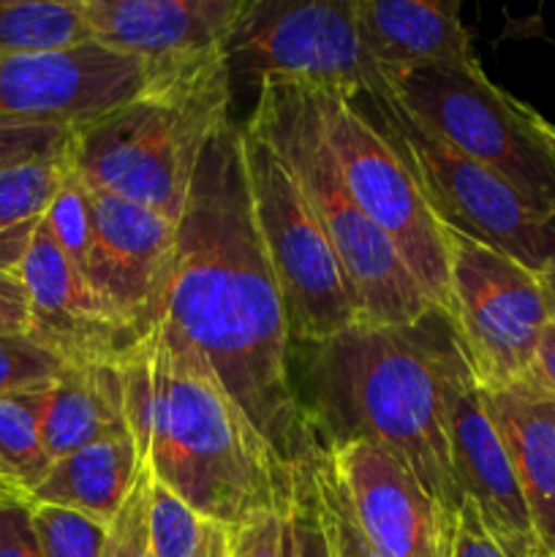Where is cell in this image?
Wrapping results in <instances>:
<instances>
[{
    "mask_svg": "<svg viewBox=\"0 0 555 557\" xmlns=\"http://www.w3.org/2000/svg\"><path fill=\"white\" fill-rule=\"evenodd\" d=\"M161 324L201 354L286 471L313 457L319 444L292 375V326L256 228L243 125L232 120L201 150Z\"/></svg>",
    "mask_w": 555,
    "mask_h": 557,
    "instance_id": "1",
    "label": "cell"
},
{
    "mask_svg": "<svg viewBox=\"0 0 555 557\" xmlns=\"http://www.w3.org/2000/svg\"><path fill=\"white\" fill-rule=\"evenodd\" d=\"M308 348L310 433L319 446L370 441L455 515L452 408L473 373L444 310L400 326L354 324Z\"/></svg>",
    "mask_w": 555,
    "mask_h": 557,
    "instance_id": "2",
    "label": "cell"
},
{
    "mask_svg": "<svg viewBox=\"0 0 555 557\" xmlns=\"http://www.w3.org/2000/svg\"><path fill=\"white\" fill-rule=\"evenodd\" d=\"M120 364L141 462L201 520L229 531L292 500L294 473L188 343L158 324Z\"/></svg>",
    "mask_w": 555,
    "mask_h": 557,
    "instance_id": "3",
    "label": "cell"
},
{
    "mask_svg": "<svg viewBox=\"0 0 555 557\" xmlns=\"http://www.w3.org/2000/svg\"><path fill=\"white\" fill-rule=\"evenodd\" d=\"M245 125L281 156L319 218L351 292L357 324H414L435 310L392 239L359 210L343 185L335 156L321 134L313 90L261 85Z\"/></svg>",
    "mask_w": 555,
    "mask_h": 557,
    "instance_id": "4",
    "label": "cell"
},
{
    "mask_svg": "<svg viewBox=\"0 0 555 557\" xmlns=\"http://www.w3.org/2000/svg\"><path fill=\"white\" fill-rule=\"evenodd\" d=\"M232 76L174 90L141 92L71 145V169L87 190L183 218L210 136L232 120Z\"/></svg>",
    "mask_w": 555,
    "mask_h": 557,
    "instance_id": "5",
    "label": "cell"
},
{
    "mask_svg": "<svg viewBox=\"0 0 555 557\" xmlns=\"http://www.w3.org/2000/svg\"><path fill=\"white\" fill-rule=\"evenodd\" d=\"M384 82L414 123L555 221V156L539 131V112L490 82L479 60L460 69L403 71Z\"/></svg>",
    "mask_w": 555,
    "mask_h": 557,
    "instance_id": "6",
    "label": "cell"
},
{
    "mask_svg": "<svg viewBox=\"0 0 555 557\" xmlns=\"http://www.w3.org/2000/svg\"><path fill=\"white\" fill-rule=\"evenodd\" d=\"M368 101L373 123L406 161L441 226L511 256L536 275L553 270L555 221L533 210L509 183L414 123L390 87Z\"/></svg>",
    "mask_w": 555,
    "mask_h": 557,
    "instance_id": "7",
    "label": "cell"
},
{
    "mask_svg": "<svg viewBox=\"0 0 555 557\" xmlns=\"http://www.w3.org/2000/svg\"><path fill=\"white\" fill-rule=\"evenodd\" d=\"M229 71L254 90L310 87L375 98L386 82L359 41L354 0H248L232 44Z\"/></svg>",
    "mask_w": 555,
    "mask_h": 557,
    "instance_id": "8",
    "label": "cell"
},
{
    "mask_svg": "<svg viewBox=\"0 0 555 557\" xmlns=\"http://www.w3.org/2000/svg\"><path fill=\"white\" fill-rule=\"evenodd\" d=\"M245 172L256 228L286 305L294 343L316 346L357 324L337 256L297 180L272 147L243 123Z\"/></svg>",
    "mask_w": 555,
    "mask_h": 557,
    "instance_id": "9",
    "label": "cell"
},
{
    "mask_svg": "<svg viewBox=\"0 0 555 557\" xmlns=\"http://www.w3.org/2000/svg\"><path fill=\"white\" fill-rule=\"evenodd\" d=\"M313 98L321 134L351 199L392 239L430 302L446 313L449 267L444 226L435 221L406 161L397 156L373 117L362 112L357 98L332 90H313Z\"/></svg>",
    "mask_w": 555,
    "mask_h": 557,
    "instance_id": "10",
    "label": "cell"
},
{
    "mask_svg": "<svg viewBox=\"0 0 555 557\" xmlns=\"http://www.w3.org/2000/svg\"><path fill=\"white\" fill-rule=\"evenodd\" d=\"M449 315L468 364L484 389L517 384L555 315L542 275L501 250L444 226Z\"/></svg>",
    "mask_w": 555,
    "mask_h": 557,
    "instance_id": "11",
    "label": "cell"
},
{
    "mask_svg": "<svg viewBox=\"0 0 555 557\" xmlns=\"http://www.w3.org/2000/svg\"><path fill=\"white\" fill-rule=\"evenodd\" d=\"M248 0H82L92 41L136 54L147 92L232 76L229 44Z\"/></svg>",
    "mask_w": 555,
    "mask_h": 557,
    "instance_id": "12",
    "label": "cell"
},
{
    "mask_svg": "<svg viewBox=\"0 0 555 557\" xmlns=\"http://www.w3.org/2000/svg\"><path fill=\"white\" fill-rule=\"evenodd\" d=\"M147 69L136 54L98 41L0 58V123L54 125L74 134L141 96Z\"/></svg>",
    "mask_w": 555,
    "mask_h": 557,
    "instance_id": "13",
    "label": "cell"
},
{
    "mask_svg": "<svg viewBox=\"0 0 555 557\" xmlns=\"http://www.w3.org/2000/svg\"><path fill=\"white\" fill-rule=\"evenodd\" d=\"M87 194L92 239L85 281L139 341L166 315L177 221L118 196Z\"/></svg>",
    "mask_w": 555,
    "mask_h": 557,
    "instance_id": "14",
    "label": "cell"
},
{
    "mask_svg": "<svg viewBox=\"0 0 555 557\" xmlns=\"http://www.w3.org/2000/svg\"><path fill=\"white\" fill-rule=\"evenodd\" d=\"M373 557H444L449 517L397 457L370 441L321 446Z\"/></svg>",
    "mask_w": 555,
    "mask_h": 557,
    "instance_id": "15",
    "label": "cell"
},
{
    "mask_svg": "<svg viewBox=\"0 0 555 557\" xmlns=\"http://www.w3.org/2000/svg\"><path fill=\"white\" fill-rule=\"evenodd\" d=\"M16 275L30 302V337L65 362L123 359L136 343L134 332L96 297L85 275L60 250L47 223L33 234Z\"/></svg>",
    "mask_w": 555,
    "mask_h": 557,
    "instance_id": "16",
    "label": "cell"
},
{
    "mask_svg": "<svg viewBox=\"0 0 555 557\" xmlns=\"http://www.w3.org/2000/svg\"><path fill=\"white\" fill-rule=\"evenodd\" d=\"M452 466L462 498L477 506L484 525L511 555L536 557L544 553L531 528L509 449L473 373L462 381L452 408Z\"/></svg>",
    "mask_w": 555,
    "mask_h": 557,
    "instance_id": "17",
    "label": "cell"
},
{
    "mask_svg": "<svg viewBox=\"0 0 555 557\" xmlns=\"http://www.w3.org/2000/svg\"><path fill=\"white\" fill-rule=\"evenodd\" d=\"M354 16L381 76L479 60L460 0H354Z\"/></svg>",
    "mask_w": 555,
    "mask_h": 557,
    "instance_id": "18",
    "label": "cell"
},
{
    "mask_svg": "<svg viewBox=\"0 0 555 557\" xmlns=\"http://www.w3.org/2000/svg\"><path fill=\"white\" fill-rule=\"evenodd\" d=\"M484 400L509 449L536 542L555 557V397L522 379L484 389Z\"/></svg>",
    "mask_w": 555,
    "mask_h": 557,
    "instance_id": "19",
    "label": "cell"
},
{
    "mask_svg": "<svg viewBox=\"0 0 555 557\" xmlns=\"http://www.w3.org/2000/svg\"><path fill=\"white\" fill-rule=\"evenodd\" d=\"M125 433L131 428L120 359L69 362L41 408V438L52 462Z\"/></svg>",
    "mask_w": 555,
    "mask_h": 557,
    "instance_id": "20",
    "label": "cell"
},
{
    "mask_svg": "<svg viewBox=\"0 0 555 557\" xmlns=\"http://www.w3.org/2000/svg\"><path fill=\"white\" fill-rule=\"evenodd\" d=\"M141 466L145 462L136 449L134 433L118 435L54 460L30 498L36 504L82 511L112 525L125 498L139 482Z\"/></svg>",
    "mask_w": 555,
    "mask_h": 557,
    "instance_id": "21",
    "label": "cell"
},
{
    "mask_svg": "<svg viewBox=\"0 0 555 557\" xmlns=\"http://www.w3.org/2000/svg\"><path fill=\"white\" fill-rule=\"evenodd\" d=\"M69 174L71 152L0 169V270L16 272Z\"/></svg>",
    "mask_w": 555,
    "mask_h": 557,
    "instance_id": "22",
    "label": "cell"
},
{
    "mask_svg": "<svg viewBox=\"0 0 555 557\" xmlns=\"http://www.w3.org/2000/svg\"><path fill=\"white\" fill-rule=\"evenodd\" d=\"M92 41L82 0H0V58Z\"/></svg>",
    "mask_w": 555,
    "mask_h": 557,
    "instance_id": "23",
    "label": "cell"
},
{
    "mask_svg": "<svg viewBox=\"0 0 555 557\" xmlns=\"http://www.w3.org/2000/svg\"><path fill=\"white\" fill-rule=\"evenodd\" d=\"M47 392L0 397V482L30 495L52 468L41 438Z\"/></svg>",
    "mask_w": 555,
    "mask_h": 557,
    "instance_id": "24",
    "label": "cell"
},
{
    "mask_svg": "<svg viewBox=\"0 0 555 557\" xmlns=\"http://www.w3.org/2000/svg\"><path fill=\"white\" fill-rule=\"evenodd\" d=\"M212 522L201 520L180 495L150 482V506H147V528L150 547L156 557H196L207 539Z\"/></svg>",
    "mask_w": 555,
    "mask_h": 557,
    "instance_id": "25",
    "label": "cell"
},
{
    "mask_svg": "<svg viewBox=\"0 0 555 557\" xmlns=\"http://www.w3.org/2000/svg\"><path fill=\"white\" fill-rule=\"evenodd\" d=\"M310 473H313L316 498H319V515L326 533V542H330V555L373 557L368 544H365L362 533H359L357 522H354L351 506H348L346 493H343L341 476H337L326 449H321V446H316L313 457H310Z\"/></svg>",
    "mask_w": 555,
    "mask_h": 557,
    "instance_id": "26",
    "label": "cell"
},
{
    "mask_svg": "<svg viewBox=\"0 0 555 557\" xmlns=\"http://www.w3.org/2000/svg\"><path fill=\"white\" fill-rule=\"evenodd\" d=\"M69 368L60 354L30 335H0V397L47 392Z\"/></svg>",
    "mask_w": 555,
    "mask_h": 557,
    "instance_id": "27",
    "label": "cell"
},
{
    "mask_svg": "<svg viewBox=\"0 0 555 557\" xmlns=\"http://www.w3.org/2000/svg\"><path fill=\"white\" fill-rule=\"evenodd\" d=\"M38 542L44 557H103L109 525L82 511L33 500Z\"/></svg>",
    "mask_w": 555,
    "mask_h": 557,
    "instance_id": "28",
    "label": "cell"
},
{
    "mask_svg": "<svg viewBox=\"0 0 555 557\" xmlns=\"http://www.w3.org/2000/svg\"><path fill=\"white\" fill-rule=\"evenodd\" d=\"M44 223H47L49 234L60 245V250L71 259V264L85 275L87 253H90L92 239L90 194H87L85 183L74 174V169H71L69 180L63 183L60 194L54 196Z\"/></svg>",
    "mask_w": 555,
    "mask_h": 557,
    "instance_id": "29",
    "label": "cell"
},
{
    "mask_svg": "<svg viewBox=\"0 0 555 557\" xmlns=\"http://www.w3.org/2000/svg\"><path fill=\"white\" fill-rule=\"evenodd\" d=\"M294 495L278 509L259 511L239 525L229 528L226 557H294Z\"/></svg>",
    "mask_w": 555,
    "mask_h": 557,
    "instance_id": "30",
    "label": "cell"
},
{
    "mask_svg": "<svg viewBox=\"0 0 555 557\" xmlns=\"http://www.w3.org/2000/svg\"><path fill=\"white\" fill-rule=\"evenodd\" d=\"M150 468L141 466L139 482L125 498L123 509L109 525L103 557H156L150 547V528H147V506H150Z\"/></svg>",
    "mask_w": 555,
    "mask_h": 557,
    "instance_id": "31",
    "label": "cell"
},
{
    "mask_svg": "<svg viewBox=\"0 0 555 557\" xmlns=\"http://www.w3.org/2000/svg\"><path fill=\"white\" fill-rule=\"evenodd\" d=\"M74 136V131L54 125L0 123V169L69 156Z\"/></svg>",
    "mask_w": 555,
    "mask_h": 557,
    "instance_id": "32",
    "label": "cell"
},
{
    "mask_svg": "<svg viewBox=\"0 0 555 557\" xmlns=\"http://www.w3.org/2000/svg\"><path fill=\"white\" fill-rule=\"evenodd\" d=\"M0 557H44L33 520V498L0 482Z\"/></svg>",
    "mask_w": 555,
    "mask_h": 557,
    "instance_id": "33",
    "label": "cell"
},
{
    "mask_svg": "<svg viewBox=\"0 0 555 557\" xmlns=\"http://www.w3.org/2000/svg\"><path fill=\"white\" fill-rule=\"evenodd\" d=\"M292 520H294V547H297V557H332L324 525H321L319 498H316L310 460H305L303 466L294 471Z\"/></svg>",
    "mask_w": 555,
    "mask_h": 557,
    "instance_id": "34",
    "label": "cell"
},
{
    "mask_svg": "<svg viewBox=\"0 0 555 557\" xmlns=\"http://www.w3.org/2000/svg\"><path fill=\"white\" fill-rule=\"evenodd\" d=\"M444 557H515L495 533L484 525L482 515L468 498L460 500L455 515L449 517V533H446Z\"/></svg>",
    "mask_w": 555,
    "mask_h": 557,
    "instance_id": "35",
    "label": "cell"
},
{
    "mask_svg": "<svg viewBox=\"0 0 555 557\" xmlns=\"http://www.w3.org/2000/svg\"><path fill=\"white\" fill-rule=\"evenodd\" d=\"M0 335H30V302L20 275L0 270Z\"/></svg>",
    "mask_w": 555,
    "mask_h": 557,
    "instance_id": "36",
    "label": "cell"
},
{
    "mask_svg": "<svg viewBox=\"0 0 555 557\" xmlns=\"http://www.w3.org/2000/svg\"><path fill=\"white\" fill-rule=\"evenodd\" d=\"M528 381H533L539 389H544L550 397H555V315L547 321V326L542 330V337H539Z\"/></svg>",
    "mask_w": 555,
    "mask_h": 557,
    "instance_id": "37",
    "label": "cell"
},
{
    "mask_svg": "<svg viewBox=\"0 0 555 557\" xmlns=\"http://www.w3.org/2000/svg\"><path fill=\"white\" fill-rule=\"evenodd\" d=\"M226 549H229L226 528L210 525V528H207L205 544H201L199 555H196V557H226Z\"/></svg>",
    "mask_w": 555,
    "mask_h": 557,
    "instance_id": "38",
    "label": "cell"
},
{
    "mask_svg": "<svg viewBox=\"0 0 555 557\" xmlns=\"http://www.w3.org/2000/svg\"><path fill=\"white\" fill-rule=\"evenodd\" d=\"M539 131H542L544 141H547L550 150H553V156H555V123H550L547 117H542V114H539Z\"/></svg>",
    "mask_w": 555,
    "mask_h": 557,
    "instance_id": "39",
    "label": "cell"
},
{
    "mask_svg": "<svg viewBox=\"0 0 555 557\" xmlns=\"http://www.w3.org/2000/svg\"><path fill=\"white\" fill-rule=\"evenodd\" d=\"M542 283H544V288H547L550 299H553V308H555V267H553V270L544 272V275H542Z\"/></svg>",
    "mask_w": 555,
    "mask_h": 557,
    "instance_id": "40",
    "label": "cell"
},
{
    "mask_svg": "<svg viewBox=\"0 0 555 557\" xmlns=\"http://www.w3.org/2000/svg\"><path fill=\"white\" fill-rule=\"evenodd\" d=\"M536 557H550V555H547V553H539Z\"/></svg>",
    "mask_w": 555,
    "mask_h": 557,
    "instance_id": "41",
    "label": "cell"
},
{
    "mask_svg": "<svg viewBox=\"0 0 555 557\" xmlns=\"http://www.w3.org/2000/svg\"><path fill=\"white\" fill-rule=\"evenodd\" d=\"M294 549H297V547H294ZM294 557H297V555H294Z\"/></svg>",
    "mask_w": 555,
    "mask_h": 557,
    "instance_id": "42",
    "label": "cell"
}]
</instances>
